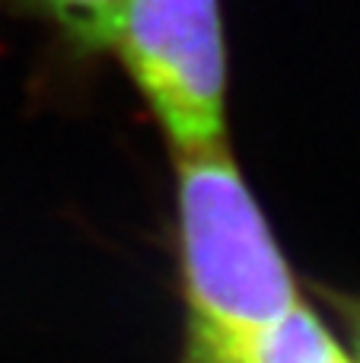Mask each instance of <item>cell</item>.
Here are the masks:
<instances>
[{"label": "cell", "mask_w": 360, "mask_h": 363, "mask_svg": "<svg viewBox=\"0 0 360 363\" xmlns=\"http://www.w3.org/2000/svg\"><path fill=\"white\" fill-rule=\"evenodd\" d=\"M319 294L338 313L344 332H348V345H351L348 354L354 363H360V294H338V290L329 287H319Z\"/></svg>", "instance_id": "cell-5"}, {"label": "cell", "mask_w": 360, "mask_h": 363, "mask_svg": "<svg viewBox=\"0 0 360 363\" xmlns=\"http://www.w3.org/2000/svg\"><path fill=\"white\" fill-rule=\"evenodd\" d=\"M176 245L185 335L240 338L303 303L230 144L176 157Z\"/></svg>", "instance_id": "cell-1"}, {"label": "cell", "mask_w": 360, "mask_h": 363, "mask_svg": "<svg viewBox=\"0 0 360 363\" xmlns=\"http://www.w3.org/2000/svg\"><path fill=\"white\" fill-rule=\"evenodd\" d=\"M0 6L38 19L77 55H102L115 0H0Z\"/></svg>", "instance_id": "cell-4"}, {"label": "cell", "mask_w": 360, "mask_h": 363, "mask_svg": "<svg viewBox=\"0 0 360 363\" xmlns=\"http://www.w3.org/2000/svg\"><path fill=\"white\" fill-rule=\"evenodd\" d=\"M102 51L125 67L172 157L227 144L220 0H115Z\"/></svg>", "instance_id": "cell-2"}, {"label": "cell", "mask_w": 360, "mask_h": 363, "mask_svg": "<svg viewBox=\"0 0 360 363\" xmlns=\"http://www.w3.org/2000/svg\"><path fill=\"white\" fill-rule=\"evenodd\" d=\"M182 363H354L313 306L297 303L278 322L240 338L185 335Z\"/></svg>", "instance_id": "cell-3"}]
</instances>
